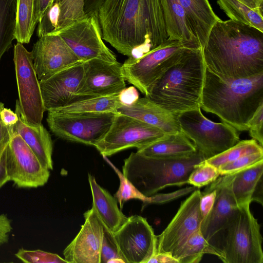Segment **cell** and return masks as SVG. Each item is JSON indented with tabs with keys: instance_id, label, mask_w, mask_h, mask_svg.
<instances>
[{
	"instance_id": "obj_1",
	"label": "cell",
	"mask_w": 263,
	"mask_h": 263,
	"mask_svg": "<svg viewBox=\"0 0 263 263\" xmlns=\"http://www.w3.org/2000/svg\"><path fill=\"white\" fill-rule=\"evenodd\" d=\"M97 15L103 40L128 58L168 39L161 0H104Z\"/></svg>"
},
{
	"instance_id": "obj_2",
	"label": "cell",
	"mask_w": 263,
	"mask_h": 263,
	"mask_svg": "<svg viewBox=\"0 0 263 263\" xmlns=\"http://www.w3.org/2000/svg\"><path fill=\"white\" fill-rule=\"evenodd\" d=\"M205 66L221 78L263 72V32L231 20L217 21L202 48Z\"/></svg>"
},
{
	"instance_id": "obj_3",
	"label": "cell",
	"mask_w": 263,
	"mask_h": 263,
	"mask_svg": "<svg viewBox=\"0 0 263 263\" xmlns=\"http://www.w3.org/2000/svg\"><path fill=\"white\" fill-rule=\"evenodd\" d=\"M263 103V72L246 78H221L205 68L200 108L217 116L238 131Z\"/></svg>"
},
{
	"instance_id": "obj_4",
	"label": "cell",
	"mask_w": 263,
	"mask_h": 263,
	"mask_svg": "<svg viewBox=\"0 0 263 263\" xmlns=\"http://www.w3.org/2000/svg\"><path fill=\"white\" fill-rule=\"evenodd\" d=\"M205 68L202 49H187L153 84L145 97L177 115L200 108Z\"/></svg>"
},
{
	"instance_id": "obj_5",
	"label": "cell",
	"mask_w": 263,
	"mask_h": 263,
	"mask_svg": "<svg viewBox=\"0 0 263 263\" xmlns=\"http://www.w3.org/2000/svg\"><path fill=\"white\" fill-rule=\"evenodd\" d=\"M205 160L198 151L179 158L149 157L132 153L124 160L122 173L144 195L149 197L163 189L187 184L195 165Z\"/></svg>"
},
{
	"instance_id": "obj_6",
	"label": "cell",
	"mask_w": 263,
	"mask_h": 263,
	"mask_svg": "<svg viewBox=\"0 0 263 263\" xmlns=\"http://www.w3.org/2000/svg\"><path fill=\"white\" fill-rule=\"evenodd\" d=\"M250 205L239 206L226 228L219 232L223 234L222 239L215 248L223 262H263L260 226Z\"/></svg>"
},
{
	"instance_id": "obj_7",
	"label": "cell",
	"mask_w": 263,
	"mask_h": 263,
	"mask_svg": "<svg viewBox=\"0 0 263 263\" xmlns=\"http://www.w3.org/2000/svg\"><path fill=\"white\" fill-rule=\"evenodd\" d=\"M181 131L193 142L205 159L232 147L240 141L238 130L223 122H214L202 113L201 108L178 115Z\"/></svg>"
},
{
	"instance_id": "obj_8",
	"label": "cell",
	"mask_w": 263,
	"mask_h": 263,
	"mask_svg": "<svg viewBox=\"0 0 263 263\" xmlns=\"http://www.w3.org/2000/svg\"><path fill=\"white\" fill-rule=\"evenodd\" d=\"M189 48L181 42L167 39L139 58L129 57L122 64L123 77L146 96L153 84Z\"/></svg>"
},
{
	"instance_id": "obj_9",
	"label": "cell",
	"mask_w": 263,
	"mask_h": 263,
	"mask_svg": "<svg viewBox=\"0 0 263 263\" xmlns=\"http://www.w3.org/2000/svg\"><path fill=\"white\" fill-rule=\"evenodd\" d=\"M116 114L112 112L64 114L50 110L47 122L57 137L94 146L106 134Z\"/></svg>"
},
{
	"instance_id": "obj_10",
	"label": "cell",
	"mask_w": 263,
	"mask_h": 263,
	"mask_svg": "<svg viewBox=\"0 0 263 263\" xmlns=\"http://www.w3.org/2000/svg\"><path fill=\"white\" fill-rule=\"evenodd\" d=\"M13 60L19 97L16 106L26 124L38 127L45 109L32 53L17 42L14 47Z\"/></svg>"
},
{
	"instance_id": "obj_11",
	"label": "cell",
	"mask_w": 263,
	"mask_h": 263,
	"mask_svg": "<svg viewBox=\"0 0 263 263\" xmlns=\"http://www.w3.org/2000/svg\"><path fill=\"white\" fill-rule=\"evenodd\" d=\"M166 135L155 126L117 112L106 134L94 146L104 157L109 156L129 148H142Z\"/></svg>"
},
{
	"instance_id": "obj_12",
	"label": "cell",
	"mask_w": 263,
	"mask_h": 263,
	"mask_svg": "<svg viewBox=\"0 0 263 263\" xmlns=\"http://www.w3.org/2000/svg\"><path fill=\"white\" fill-rule=\"evenodd\" d=\"M54 34L59 35L82 62L92 59L118 62L103 42L97 13L74 22Z\"/></svg>"
},
{
	"instance_id": "obj_13",
	"label": "cell",
	"mask_w": 263,
	"mask_h": 263,
	"mask_svg": "<svg viewBox=\"0 0 263 263\" xmlns=\"http://www.w3.org/2000/svg\"><path fill=\"white\" fill-rule=\"evenodd\" d=\"M201 192L196 189L183 201L166 228L157 236L156 253H166L174 258L189 237L200 229L199 211Z\"/></svg>"
},
{
	"instance_id": "obj_14",
	"label": "cell",
	"mask_w": 263,
	"mask_h": 263,
	"mask_svg": "<svg viewBox=\"0 0 263 263\" xmlns=\"http://www.w3.org/2000/svg\"><path fill=\"white\" fill-rule=\"evenodd\" d=\"M6 168L10 181L18 188H36L44 185L50 170L18 134H13L7 147Z\"/></svg>"
},
{
	"instance_id": "obj_15",
	"label": "cell",
	"mask_w": 263,
	"mask_h": 263,
	"mask_svg": "<svg viewBox=\"0 0 263 263\" xmlns=\"http://www.w3.org/2000/svg\"><path fill=\"white\" fill-rule=\"evenodd\" d=\"M113 237L125 263H147L156 252L157 235L141 216L128 217Z\"/></svg>"
},
{
	"instance_id": "obj_16",
	"label": "cell",
	"mask_w": 263,
	"mask_h": 263,
	"mask_svg": "<svg viewBox=\"0 0 263 263\" xmlns=\"http://www.w3.org/2000/svg\"><path fill=\"white\" fill-rule=\"evenodd\" d=\"M83 77L73 102L89 98L118 95L126 87L119 62L92 59L83 62Z\"/></svg>"
},
{
	"instance_id": "obj_17",
	"label": "cell",
	"mask_w": 263,
	"mask_h": 263,
	"mask_svg": "<svg viewBox=\"0 0 263 263\" xmlns=\"http://www.w3.org/2000/svg\"><path fill=\"white\" fill-rule=\"evenodd\" d=\"M31 53L40 81L82 62L65 41L56 34L39 37L34 44Z\"/></svg>"
},
{
	"instance_id": "obj_18",
	"label": "cell",
	"mask_w": 263,
	"mask_h": 263,
	"mask_svg": "<svg viewBox=\"0 0 263 263\" xmlns=\"http://www.w3.org/2000/svg\"><path fill=\"white\" fill-rule=\"evenodd\" d=\"M85 222L64 250L67 263H101L103 225L92 207L84 214Z\"/></svg>"
},
{
	"instance_id": "obj_19",
	"label": "cell",
	"mask_w": 263,
	"mask_h": 263,
	"mask_svg": "<svg viewBox=\"0 0 263 263\" xmlns=\"http://www.w3.org/2000/svg\"><path fill=\"white\" fill-rule=\"evenodd\" d=\"M233 177L222 175L209 184L216 190V198L211 212L201 222L200 231L209 242L226 228L239 209L231 189Z\"/></svg>"
},
{
	"instance_id": "obj_20",
	"label": "cell",
	"mask_w": 263,
	"mask_h": 263,
	"mask_svg": "<svg viewBox=\"0 0 263 263\" xmlns=\"http://www.w3.org/2000/svg\"><path fill=\"white\" fill-rule=\"evenodd\" d=\"M84 71L83 62H80L40 81L45 111L64 107L74 101Z\"/></svg>"
},
{
	"instance_id": "obj_21",
	"label": "cell",
	"mask_w": 263,
	"mask_h": 263,
	"mask_svg": "<svg viewBox=\"0 0 263 263\" xmlns=\"http://www.w3.org/2000/svg\"><path fill=\"white\" fill-rule=\"evenodd\" d=\"M117 112L155 126L166 134L181 131L178 115L162 108L146 97L139 98L130 105H121Z\"/></svg>"
},
{
	"instance_id": "obj_22",
	"label": "cell",
	"mask_w": 263,
	"mask_h": 263,
	"mask_svg": "<svg viewBox=\"0 0 263 263\" xmlns=\"http://www.w3.org/2000/svg\"><path fill=\"white\" fill-rule=\"evenodd\" d=\"M88 179L92 195V207L103 226L113 234L127 220L128 217L119 208L115 197L101 186L93 176L88 174Z\"/></svg>"
},
{
	"instance_id": "obj_23",
	"label": "cell",
	"mask_w": 263,
	"mask_h": 263,
	"mask_svg": "<svg viewBox=\"0 0 263 263\" xmlns=\"http://www.w3.org/2000/svg\"><path fill=\"white\" fill-rule=\"evenodd\" d=\"M161 1L168 40L181 42L193 49L201 48L179 1Z\"/></svg>"
},
{
	"instance_id": "obj_24",
	"label": "cell",
	"mask_w": 263,
	"mask_h": 263,
	"mask_svg": "<svg viewBox=\"0 0 263 263\" xmlns=\"http://www.w3.org/2000/svg\"><path fill=\"white\" fill-rule=\"evenodd\" d=\"M15 109L18 120L13 126V134L22 137L44 166L52 170L53 145L49 132L42 124L35 127L26 124L23 121L16 106Z\"/></svg>"
},
{
	"instance_id": "obj_25",
	"label": "cell",
	"mask_w": 263,
	"mask_h": 263,
	"mask_svg": "<svg viewBox=\"0 0 263 263\" xmlns=\"http://www.w3.org/2000/svg\"><path fill=\"white\" fill-rule=\"evenodd\" d=\"M196 151L193 142L179 131L166 134L163 138L138 149L137 152L149 157L171 159L189 156Z\"/></svg>"
},
{
	"instance_id": "obj_26",
	"label": "cell",
	"mask_w": 263,
	"mask_h": 263,
	"mask_svg": "<svg viewBox=\"0 0 263 263\" xmlns=\"http://www.w3.org/2000/svg\"><path fill=\"white\" fill-rule=\"evenodd\" d=\"M201 48L215 23L220 20L208 0H178Z\"/></svg>"
},
{
	"instance_id": "obj_27",
	"label": "cell",
	"mask_w": 263,
	"mask_h": 263,
	"mask_svg": "<svg viewBox=\"0 0 263 263\" xmlns=\"http://www.w3.org/2000/svg\"><path fill=\"white\" fill-rule=\"evenodd\" d=\"M263 161L234 174L231 189L237 205L251 204L253 193L262 178Z\"/></svg>"
},
{
	"instance_id": "obj_28",
	"label": "cell",
	"mask_w": 263,
	"mask_h": 263,
	"mask_svg": "<svg viewBox=\"0 0 263 263\" xmlns=\"http://www.w3.org/2000/svg\"><path fill=\"white\" fill-rule=\"evenodd\" d=\"M58 1L59 9V31L74 22L98 13V9L104 0Z\"/></svg>"
},
{
	"instance_id": "obj_29",
	"label": "cell",
	"mask_w": 263,
	"mask_h": 263,
	"mask_svg": "<svg viewBox=\"0 0 263 263\" xmlns=\"http://www.w3.org/2000/svg\"><path fill=\"white\" fill-rule=\"evenodd\" d=\"M121 105L118 95L89 98L51 110L64 114L104 112L117 113V109Z\"/></svg>"
},
{
	"instance_id": "obj_30",
	"label": "cell",
	"mask_w": 263,
	"mask_h": 263,
	"mask_svg": "<svg viewBox=\"0 0 263 263\" xmlns=\"http://www.w3.org/2000/svg\"><path fill=\"white\" fill-rule=\"evenodd\" d=\"M205 254L218 258L220 256L218 251L204 238L199 229L189 237L175 258L179 263H198Z\"/></svg>"
},
{
	"instance_id": "obj_31",
	"label": "cell",
	"mask_w": 263,
	"mask_h": 263,
	"mask_svg": "<svg viewBox=\"0 0 263 263\" xmlns=\"http://www.w3.org/2000/svg\"><path fill=\"white\" fill-rule=\"evenodd\" d=\"M230 20L254 27L263 32V14L238 0H216Z\"/></svg>"
},
{
	"instance_id": "obj_32",
	"label": "cell",
	"mask_w": 263,
	"mask_h": 263,
	"mask_svg": "<svg viewBox=\"0 0 263 263\" xmlns=\"http://www.w3.org/2000/svg\"><path fill=\"white\" fill-rule=\"evenodd\" d=\"M16 0H0V60L15 39Z\"/></svg>"
},
{
	"instance_id": "obj_33",
	"label": "cell",
	"mask_w": 263,
	"mask_h": 263,
	"mask_svg": "<svg viewBox=\"0 0 263 263\" xmlns=\"http://www.w3.org/2000/svg\"><path fill=\"white\" fill-rule=\"evenodd\" d=\"M33 0H16L15 39L22 44L29 43L35 30Z\"/></svg>"
},
{
	"instance_id": "obj_34",
	"label": "cell",
	"mask_w": 263,
	"mask_h": 263,
	"mask_svg": "<svg viewBox=\"0 0 263 263\" xmlns=\"http://www.w3.org/2000/svg\"><path fill=\"white\" fill-rule=\"evenodd\" d=\"M263 151V148L254 139L243 140L223 152L205 159L210 164L218 168L221 165L234 161L244 155Z\"/></svg>"
},
{
	"instance_id": "obj_35",
	"label": "cell",
	"mask_w": 263,
	"mask_h": 263,
	"mask_svg": "<svg viewBox=\"0 0 263 263\" xmlns=\"http://www.w3.org/2000/svg\"><path fill=\"white\" fill-rule=\"evenodd\" d=\"M108 163L119 177L120 184L118 190L114 195L115 198L119 203L120 209L123 208L124 204L132 199H139L145 204L149 200V197L144 195L129 181L119 170L108 161Z\"/></svg>"
},
{
	"instance_id": "obj_36",
	"label": "cell",
	"mask_w": 263,
	"mask_h": 263,
	"mask_svg": "<svg viewBox=\"0 0 263 263\" xmlns=\"http://www.w3.org/2000/svg\"><path fill=\"white\" fill-rule=\"evenodd\" d=\"M220 176L218 168L204 160L195 165L188 177L187 184L199 189L212 183Z\"/></svg>"
},
{
	"instance_id": "obj_37",
	"label": "cell",
	"mask_w": 263,
	"mask_h": 263,
	"mask_svg": "<svg viewBox=\"0 0 263 263\" xmlns=\"http://www.w3.org/2000/svg\"><path fill=\"white\" fill-rule=\"evenodd\" d=\"M59 9L58 0H53L41 16L37 27L39 37L54 34L59 30Z\"/></svg>"
},
{
	"instance_id": "obj_38",
	"label": "cell",
	"mask_w": 263,
	"mask_h": 263,
	"mask_svg": "<svg viewBox=\"0 0 263 263\" xmlns=\"http://www.w3.org/2000/svg\"><path fill=\"white\" fill-rule=\"evenodd\" d=\"M263 161V151L249 154L224 164L218 168L220 176L233 175Z\"/></svg>"
},
{
	"instance_id": "obj_39",
	"label": "cell",
	"mask_w": 263,
	"mask_h": 263,
	"mask_svg": "<svg viewBox=\"0 0 263 263\" xmlns=\"http://www.w3.org/2000/svg\"><path fill=\"white\" fill-rule=\"evenodd\" d=\"M15 256L25 263H67L59 255L41 250H29L21 248Z\"/></svg>"
},
{
	"instance_id": "obj_40",
	"label": "cell",
	"mask_w": 263,
	"mask_h": 263,
	"mask_svg": "<svg viewBox=\"0 0 263 263\" xmlns=\"http://www.w3.org/2000/svg\"><path fill=\"white\" fill-rule=\"evenodd\" d=\"M100 259L101 263L112 262L116 259H123L114 240L113 234L104 226Z\"/></svg>"
},
{
	"instance_id": "obj_41",
	"label": "cell",
	"mask_w": 263,
	"mask_h": 263,
	"mask_svg": "<svg viewBox=\"0 0 263 263\" xmlns=\"http://www.w3.org/2000/svg\"><path fill=\"white\" fill-rule=\"evenodd\" d=\"M263 103L257 108L247 123L250 136L263 146Z\"/></svg>"
},
{
	"instance_id": "obj_42",
	"label": "cell",
	"mask_w": 263,
	"mask_h": 263,
	"mask_svg": "<svg viewBox=\"0 0 263 263\" xmlns=\"http://www.w3.org/2000/svg\"><path fill=\"white\" fill-rule=\"evenodd\" d=\"M197 187L192 186L186 187L172 193L155 194L149 196L148 201L143 205V208L149 204H162L175 200L180 197L192 193Z\"/></svg>"
},
{
	"instance_id": "obj_43",
	"label": "cell",
	"mask_w": 263,
	"mask_h": 263,
	"mask_svg": "<svg viewBox=\"0 0 263 263\" xmlns=\"http://www.w3.org/2000/svg\"><path fill=\"white\" fill-rule=\"evenodd\" d=\"M216 190L208 185L204 190L201 192L199 201V211L202 221L211 212L216 198Z\"/></svg>"
},
{
	"instance_id": "obj_44",
	"label": "cell",
	"mask_w": 263,
	"mask_h": 263,
	"mask_svg": "<svg viewBox=\"0 0 263 263\" xmlns=\"http://www.w3.org/2000/svg\"><path fill=\"white\" fill-rule=\"evenodd\" d=\"M3 107L4 104L0 102V155L10 143L13 134V126H9L5 125L2 120L1 111Z\"/></svg>"
},
{
	"instance_id": "obj_45",
	"label": "cell",
	"mask_w": 263,
	"mask_h": 263,
	"mask_svg": "<svg viewBox=\"0 0 263 263\" xmlns=\"http://www.w3.org/2000/svg\"><path fill=\"white\" fill-rule=\"evenodd\" d=\"M120 102L123 105H130L135 102L139 98V92L137 88L130 86L124 88L119 94Z\"/></svg>"
},
{
	"instance_id": "obj_46",
	"label": "cell",
	"mask_w": 263,
	"mask_h": 263,
	"mask_svg": "<svg viewBox=\"0 0 263 263\" xmlns=\"http://www.w3.org/2000/svg\"><path fill=\"white\" fill-rule=\"evenodd\" d=\"M12 230L11 220L6 215L0 214V246L8 241L9 233Z\"/></svg>"
},
{
	"instance_id": "obj_47",
	"label": "cell",
	"mask_w": 263,
	"mask_h": 263,
	"mask_svg": "<svg viewBox=\"0 0 263 263\" xmlns=\"http://www.w3.org/2000/svg\"><path fill=\"white\" fill-rule=\"evenodd\" d=\"M53 0H33L34 16L38 23L43 14Z\"/></svg>"
},
{
	"instance_id": "obj_48",
	"label": "cell",
	"mask_w": 263,
	"mask_h": 263,
	"mask_svg": "<svg viewBox=\"0 0 263 263\" xmlns=\"http://www.w3.org/2000/svg\"><path fill=\"white\" fill-rule=\"evenodd\" d=\"M7 147L0 155V189L10 181L6 168Z\"/></svg>"
},
{
	"instance_id": "obj_49",
	"label": "cell",
	"mask_w": 263,
	"mask_h": 263,
	"mask_svg": "<svg viewBox=\"0 0 263 263\" xmlns=\"http://www.w3.org/2000/svg\"><path fill=\"white\" fill-rule=\"evenodd\" d=\"M1 116L4 124L9 126H13L18 120V116L15 112L5 107L1 111Z\"/></svg>"
},
{
	"instance_id": "obj_50",
	"label": "cell",
	"mask_w": 263,
	"mask_h": 263,
	"mask_svg": "<svg viewBox=\"0 0 263 263\" xmlns=\"http://www.w3.org/2000/svg\"><path fill=\"white\" fill-rule=\"evenodd\" d=\"M179 263L171 254L166 253H155L149 259L147 263Z\"/></svg>"
},
{
	"instance_id": "obj_51",
	"label": "cell",
	"mask_w": 263,
	"mask_h": 263,
	"mask_svg": "<svg viewBox=\"0 0 263 263\" xmlns=\"http://www.w3.org/2000/svg\"><path fill=\"white\" fill-rule=\"evenodd\" d=\"M262 178H261L257 184L253 193L251 201L256 202L262 205Z\"/></svg>"
},
{
	"instance_id": "obj_52",
	"label": "cell",
	"mask_w": 263,
	"mask_h": 263,
	"mask_svg": "<svg viewBox=\"0 0 263 263\" xmlns=\"http://www.w3.org/2000/svg\"><path fill=\"white\" fill-rule=\"evenodd\" d=\"M252 9L263 12V0H238Z\"/></svg>"
}]
</instances>
